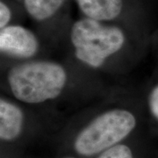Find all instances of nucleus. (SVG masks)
Wrapping results in <instances>:
<instances>
[{
  "label": "nucleus",
  "instance_id": "f257e3e1",
  "mask_svg": "<svg viewBox=\"0 0 158 158\" xmlns=\"http://www.w3.org/2000/svg\"><path fill=\"white\" fill-rule=\"evenodd\" d=\"M67 75L61 65L51 62L23 63L12 68L8 82L13 95L29 104L41 103L59 96Z\"/></svg>",
  "mask_w": 158,
  "mask_h": 158
},
{
  "label": "nucleus",
  "instance_id": "f03ea898",
  "mask_svg": "<svg viewBox=\"0 0 158 158\" xmlns=\"http://www.w3.org/2000/svg\"><path fill=\"white\" fill-rule=\"evenodd\" d=\"M71 41L76 48L77 58L98 68L108 56L122 48L125 35L117 27L104 26L98 20L88 18L74 24Z\"/></svg>",
  "mask_w": 158,
  "mask_h": 158
},
{
  "label": "nucleus",
  "instance_id": "7ed1b4c3",
  "mask_svg": "<svg viewBox=\"0 0 158 158\" xmlns=\"http://www.w3.org/2000/svg\"><path fill=\"white\" fill-rule=\"evenodd\" d=\"M136 125L129 111L114 109L102 113L77 136L74 148L82 156H93L117 145L129 135Z\"/></svg>",
  "mask_w": 158,
  "mask_h": 158
},
{
  "label": "nucleus",
  "instance_id": "20e7f679",
  "mask_svg": "<svg viewBox=\"0 0 158 158\" xmlns=\"http://www.w3.org/2000/svg\"><path fill=\"white\" fill-rule=\"evenodd\" d=\"M38 40L31 31L20 26H9L1 30L0 49L19 58L32 57L38 50Z\"/></svg>",
  "mask_w": 158,
  "mask_h": 158
},
{
  "label": "nucleus",
  "instance_id": "39448f33",
  "mask_svg": "<svg viewBox=\"0 0 158 158\" xmlns=\"http://www.w3.org/2000/svg\"><path fill=\"white\" fill-rule=\"evenodd\" d=\"M24 116L19 108L5 99L0 100V138L13 141L22 129Z\"/></svg>",
  "mask_w": 158,
  "mask_h": 158
},
{
  "label": "nucleus",
  "instance_id": "423d86ee",
  "mask_svg": "<svg viewBox=\"0 0 158 158\" xmlns=\"http://www.w3.org/2000/svg\"><path fill=\"white\" fill-rule=\"evenodd\" d=\"M77 2L87 17L98 21L115 19L122 9V0H77Z\"/></svg>",
  "mask_w": 158,
  "mask_h": 158
},
{
  "label": "nucleus",
  "instance_id": "0eeeda50",
  "mask_svg": "<svg viewBox=\"0 0 158 158\" xmlns=\"http://www.w3.org/2000/svg\"><path fill=\"white\" fill-rule=\"evenodd\" d=\"M64 0H24L25 7L32 17L44 20L53 16L62 6Z\"/></svg>",
  "mask_w": 158,
  "mask_h": 158
},
{
  "label": "nucleus",
  "instance_id": "6e6552de",
  "mask_svg": "<svg viewBox=\"0 0 158 158\" xmlns=\"http://www.w3.org/2000/svg\"><path fill=\"white\" fill-rule=\"evenodd\" d=\"M97 158H134V156L127 145L117 144L102 152Z\"/></svg>",
  "mask_w": 158,
  "mask_h": 158
},
{
  "label": "nucleus",
  "instance_id": "1a4fd4ad",
  "mask_svg": "<svg viewBox=\"0 0 158 158\" xmlns=\"http://www.w3.org/2000/svg\"><path fill=\"white\" fill-rule=\"evenodd\" d=\"M148 105L151 113L158 119V85L153 89L149 95Z\"/></svg>",
  "mask_w": 158,
  "mask_h": 158
},
{
  "label": "nucleus",
  "instance_id": "9d476101",
  "mask_svg": "<svg viewBox=\"0 0 158 158\" xmlns=\"http://www.w3.org/2000/svg\"><path fill=\"white\" fill-rule=\"evenodd\" d=\"M11 11L8 6L3 2L0 3V27L3 29L6 27L10 19H11Z\"/></svg>",
  "mask_w": 158,
  "mask_h": 158
},
{
  "label": "nucleus",
  "instance_id": "9b49d317",
  "mask_svg": "<svg viewBox=\"0 0 158 158\" xmlns=\"http://www.w3.org/2000/svg\"><path fill=\"white\" fill-rule=\"evenodd\" d=\"M66 158H73V157H66Z\"/></svg>",
  "mask_w": 158,
  "mask_h": 158
}]
</instances>
